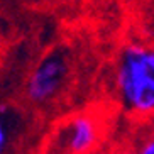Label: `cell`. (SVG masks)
<instances>
[{
  "instance_id": "cell-5",
  "label": "cell",
  "mask_w": 154,
  "mask_h": 154,
  "mask_svg": "<svg viewBox=\"0 0 154 154\" xmlns=\"http://www.w3.org/2000/svg\"><path fill=\"white\" fill-rule=\"evenodd\" d=\"M117 154H136V147H132V149H122V151H119Z\"/></svg>"
},
{
  "instance_id": "cell-4",
  "label": "cell",
  "mask_w": 154,
  "mask_h": 154,
  "mask_svg": "<svg viewBox=\"0 0 154 154\" xmlns=\"http://www.w3.org/2000/svg\"><path fill=\"white\" fill-rule=\"evenodd\" d=\"M136 154H154V132L147 134L136 146Z\"/></svg>"
},
{
  "instance_id": "cell-1",
  "label": "cell",
  "mask_w": 154,
  "mask_h": 154,
  "mask_svg": "<svg viewBox=\"0 0 154 154\" xmlns=\"http://www.w3.org/2000/svg\"><path fill=\"white\" fill-rule=\"evenodd\" d=\"M112 91L119 107L132 117H154V46L127 42L112 71Z\"/></svg>"
},
{
  "instance_id": "cell-3",
  "label": "cell",
  "mask_w": 154,
  "mask_h": 154,
  "mask_svg": "<svg viewBox=\"0 0 154 154\" xmlns=\"http://www.w3.org/2000/svg\"><path fill=\"white\" fill-rule=\"evenodd\" d=\"M71 75L69 56L64 51H49L29 71L24 82V98L32 107H49L61 97Z\"/></svg>"
},
{
  "instance_id": "cell-2",
  "label": "cell",
  "mask_w": 154,
  "mask_h": 154,
  "mask_svg": "<svg viewBox=\"0 0 154 154\" xmlns=\"http://www.w3.org/2000/svg\"><path fill=\"white\" fill-rule=\"evenodd\" d=\"M103 139V120L82 110L58 122L46 139L44 154H93Z\"/></svg>"
}]
</instances>
